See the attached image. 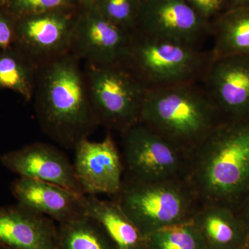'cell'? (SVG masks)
<instances>
[{"instance_id":"cell-1","label":"cell","mask_w":249,"mask_h":249,"mask_svg":"<svg viewBox=\"0 0 249 249\" xmlns=\"http://www.w3.org/2000/svg\"><path fill=\"white\" fill-rule=\"evenodd\" d=\"M80 61L70 52L40 65L33 98L44 133L62 147L73 150L100 125Z\"/></svg>"},{"instance_id":"cell-2","label":"cell","mask_w":249,"mask_h":249,"mask_svg":"<svg viewBox=\"0 0 249 249\" xmlns=\"http://www.w3.org/2000/svg\"><path fill=\"white\" fill-rule=\"evenodd\" d=\"M187 180L201 204L235 209L249 194V120L216 127L190 155Z\"/></svg>"},{"instance_id":"cell-3","label":"cell","mask_w":249,"mask_h":249,"mask_svg":"<svg viewBox=\"0 0 249 249\" xmlns=\"http://www.w3.org/2000/svg\"><path fill=\"white\" fill-rule=\"evenodd\" d=\"M223 122L201 82L148 90L140 118L189 156Z\"/></svg>"},{"instance_id":"cell-4","label":"cell","mask_w":249,"mask_h":249,"mask_svg":"<svg viewBox=\"0 0 249 249\" xmlns=\"http://www.w3.org/2000/svg\"><path fill=\"white\" fill-rule=\"evenodd\" d=\"M114 201L145 237L163 228L192 222L201 203L187 178L124 179Z\"/></svg>"},{"instance_id":"cell-5","label":"cell","mask_w":249,"mask_h":249,"mask_svg":"<svg viewBox=\"0 0 249 249\" xmlns=\"http://www.w3.org/2000/svg\"><path fill=\"white\" fill-rule=\"evenodd\" d=\"M128 67L148 90L202 80L213 55L196 48L142 34L131 33Z\"/></svg>"},{"instance_id":"cell-6","label":"cell","mask_w":249,"mask_h":249,"mask_svg":"<svg viewBox=\"0 0 249 249\" xmlns=\"http://www.w3.org/2000/svg\"><path fill=\"white\" fill-rule=\"evenodd\" d=\"M84 71L100 125L121 134L140 122L148 89L128 67L86 63Z\"/></svg>"},{"instance_id":"cell-7","label":"cell","mask_w":249,"mask_h":249,"mask_svg":"<svg viewBox=\"0 0 249 249\" xmlns=\"http://www.w3.org/2000/svg\"><path fill=\"white\" fill-rule=\"evenodd\" d=\"M124 179L150 181L187 178L190 156L139 122L121 134Z\"/></svg>"},{"instance_id":"cell-8","label":"cell","mask_w":249,"mask_h":249,"mask_svg":"<svg viewBox=\"0 0 249 249\" xmlns=\"http://www.w3.org/2000/svg\"><path fill=\"white\" fill-rule=\"evenodd\" d=\"M136 30L201 49L212 35L211 23L185 0H143Z\"/></svg>"},{"instance_id":"cell-9","label":"cell","mask_w":249,"mask_h":249,"mask_svg":"<svg viewBox=\"0 0 249 249\" xmlns=\"http://www.w3.org/2000/svg\"><path fill=\"white\" fill-rule=\"evenodd\" d=\"M66 9L16 18L14 47L39 67L71 52L77 19Z\"/></svg>"},{"instance_id":"cell-10","label":"cell","mask_w":249,"mask_h":249,"mask_svg":"<svg viewBox=\"0 0 249 249\" xmlns=\"http://www.w3.org/2000/svg\"><path fill=\"white\" fill-rule=\"evenodd\" d=\"M77 19L71 52L86 63L124 65L128 58L131 33L106 19L94 6Z\"/></svg>"},{"instance_id":"cell-11","label":"cell","mask_w":249,"mask_h":249,"mask_svg":"<svg viewBox=\"0 0 249 249\" xmlns=\"http://www.w3.org/2000/svg\"><path fill=\"white\" fill-rule=\"evenodd\" d=\"M74 150L73 167L84 195L116 196L122 187L124 166L111 134L101 142L84 139Z\"/></svg>"},{"instance_id":"cell-12","label":"cell","mask_w":249,"mask_h":249,"mask_svg":"<svg viewBox=\"0 0 249 249\" xmlns=\"http://www.w3.org/2000/svg\"><path fill=\"white\" fill-rule=\"evenodd\" d=\"M201 83L224 122L249 120V57L213 58Z\"/></svg>"},{"instance_id":"cell-13","label":"cell","mask_w":249,"mask_h":249,"mask_svg":"<svg viewBox=\"0 0 249 249\" xmlns=\"http://www.w3.org/2000/svg\"><path fill=\"white\" fill-rule=\"evenodd\" d=\"M0 163L19 178L39 180L58 185L84 195L73 163L56 147L36 142L0 155Z\"/></svg>"},{"instance_id":"cell-14","label":"cell","mask_w":249,"mask_h":249,"mask_svg":"<svg viewBox=\"0 0 249 249\" xmlns=\"http://www.w3.org/2000/svg\"><path fill=\"white\" fill-rule=\"evenodd\" d=\"M0 245L10 249H60L58 224L18 203L0 206Z\"/></svg>"},{"instance_id":"cell-15","label":"cell","mask_w":249,"mask_h":249,"mask_svg":"<svg viewBox=\"0 0 249 249\" xmlns=\"http://www.w3.org/2000/svg\"><path fill=\"white\" fill-rule=\"evenodd\" d=\"M11 193L18 204L62 224L85 214L80 195L58 185L18 178L11 183Z\"/></svg>"},{"instance_id":"cell-16","label":"cell","mask_w":249,"mask_h":249,"mask_svg":"<svg viewBox=\"0 0 249 249\" xmlns=\"http://www.w3.org/2000/svg\"><path fill=\"white\" fill-rule=\"evenodd\" d=\"M192 222L208 249L240 248L248 232L234 208L217 203L201 204Z\"/></svg>"},{"instance_id":"cell-17","label":"cell","mask_w":249,"mask_h":249,"mask_svg":"<svg viewBox=\"0 0 249 249\" xmlns=\"http://www.w3.org/2000/svg\"><path fill=\"white\" fill-rule=\"evenodd\" d=\"M82 203L85 214L102 227L116 249H146V237L115 201L84 195Z\"/></svg>"},{"instance_id":"cell-18","label":"cell","mask_w":249,"mask_h":249,"mask_svg":"<svg viewBox=\"0 0 249 249\" xmlns=\"http://www.w3.org/2000/svg\"><path fill=\"white\" fill-rule=\"evenodd\" d=\"M211 27L213 58L249 57V6L228 10Z\"/></svg>"},{"instance_id":"cell-19","label":"cell","mask_w":249,"mask_h":249,"mask_svg":"<svg viewBox=\"0 0 249 249\" xmlns=\"http://www.w3.org/2000/svg\"><path fill=\"white\" fill-rule=\"evenodd\" d=\"M39 66L14 46L0 50V89L20 95L32 101Z\"/></svg>"},{"instance_id":"cell-20","label":"cell","mask_w":249,"mask_h":249,"mask_svg":"<svg viewBox=\"0 0 249 249\" xmlns=\"http://www.w3.org/2000/svg\"><path fill=\"white\" fill-rule=\"evenodd\" d=\"M58 227L60 249H117L102 227L86 214Z\"/></svg>"},{"instance_id":"cell-21","label":"cell","mask_w":249,"mask_h":249,"mask_svg":"<svg viewBox=\"0 0 249 249\" xmlns=\"http://www.w3.org/2000/svg\"><path fill=\"white\" fill-rule=\"evenodd\" d=\"M146 249H208L193 222L160 229L146 237Z\"/></svg>"},{"instance_id":"cell-22","label":"cell","mask_w":249,"mask_h":249,"mask_svg":"<svg viewBox=\"0 0 249 249\" xmlns=\"http://www.w3.org/2000/svg\"><path fill=\"white\" fill-rule=\"evenodd\" d=\"M142 0H97L93 6L117 27L129 33L138 27Z\"/></svg>"},{"instance_id":"cell-23","label":"cell","mask_w":249,"mask_h":249,"mask_svg":"<svg viewBox=\"0 0 249 249\" xmlns=\"http://www.w3.org/2000/svg\"><path fill=\"white\" fill-rule=\"evenodd\" d=\"M71 0H6L4 7L15 18L65 9Z\"/></svg>"},{"instance_id":"cell-24","label":"cell","mask_w":249,"mask_h":249,"mask_svg":"<svg viewBox=\"0 0 249 249\" xmlns=\"http://www.w3.org/2000/svg\"><path fill=\"white\" fill-rule=\"evenodd\" d=\"M201 17L212 24L216 18L228 11L231 0H185Z\"/></svg>"},{"instance_id":"cell-25","label":"cell","mask_w":249,"mask_h":249,"mask_svg":"<svg viewBox=\"0 0 249 249\" xmlns=\"http://www.w3.org/2000/svg\"><path fill=\"white\" fill-rule=\"evenodd\" d=\"M16 18L4 6L0 7V50L14 45Z\"/></svg>"},{"instance_id":"cell-26","label":"cell","mask_w":249,"mask_h":249,"mask_svg":"<svg viewBox=\"0 0 249 249\" xmlns=\"http://www.w3.org/2000/svg\"><path fill=\"white\" fill-rule=\"evenodd\" d=\"M235 210L241 220L245 224L247 231L249 232V194L235 208Z\"/></svg>"},{"instance_id":"cell-27","label":"cell","mask_w":249,"mask_h":249,"mask_svg":"<svg viewBox=\"0 0 249 249\" xmlns=\"http://www.w3.org/2000/svg\"><path fill=\"white\" fill-rule=\"evenodd\" d=\"M248 6H249V0H231L229 10Z\"/></svg>"},{"instance_id":"cell-28","label":"cell","mask_w":249,"mask_h":249,"mask_svg":"<svg viewBox=\"0 0 249 249\" xmlns=\"http://www.w3.org/2000/svg\"><path fill=\"white\" fill-rule=\"evenodd\" d=\"M81 1H83L85 4H87L88 7H91V6H93V4L96 3L97 0H81Z\"/></svg>"},{"instance_id":"cell-29","label":"cell","mask_w":249,"mask_h":249,"mask_svg":"<svg viewBox=\"0 0 249 249\" xmlns=\"http://www.w3.org/2000/svg\"><path fill=\"white\" fill-rule=\"evenodd\" d=\"M5 2H6V0H0V7L4 6Z\"/></svg>"},{"instance_id":"cell-30","label":"cell","mask_w":249,"mask_h":249,"mask_svg":"<svg viewBox=\"0 0 249 249\" xmlns=\"http://www.w3.org/2000/svg\"><path fill=\"white\" fill-rule=\"evenodd\" d=\"M0 249H10L6 248V247H4V246L0 245Z\"/></svg>"},{"instance_id":"cell-31","label":"cell","mask_w":249,"mask_h":249,"mask_svg":"<svg viewBox=\"0 0 249 249\" xmlns=\"http://www.w3.org/2000/svg\"><path fill=\"white\" fill-rule=\"evenodd\" d=\"M142 1H143V0H142Z\"/></svg>"}]
</instances>
